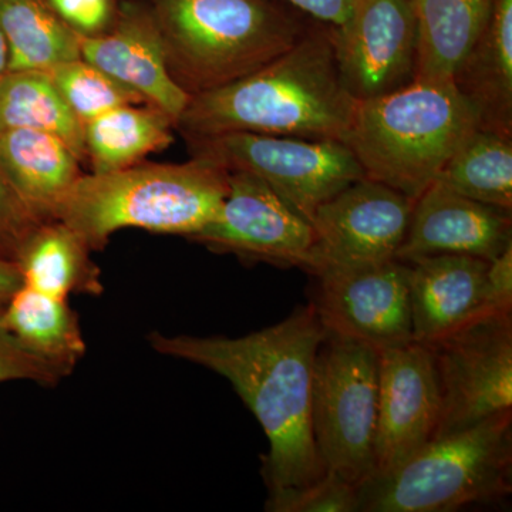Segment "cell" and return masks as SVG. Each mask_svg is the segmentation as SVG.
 Listing matches in <instances>:
<instances>
[{
  "label": "cell",
  "mask_w": 512,
  "mask_h": 512,
  "mask_svg": "<svg viewBox=\"0 0 512 512\" xmlns=\"http://www.w3.org/2000/svg\"><path fill=\"white\" fill-rule=\"evenodd\" d=\"M328 336L312 303L242 338H194L151 333L163 355L197 363L232 384L265 431L269 493L315 483L326 473L312 433L316 353Z\"/></svg>",
  "instance_id": "1"
},
{
  "label": "cell",
  "mask_w": 512,
  "mask_h": 512,
  "mask_svg": "<svg viewBox=\"0 0 512 512\" xmlns=\"http://www.w3.org/2000/svg\"><path fill=\"white\" fill-rule=\"evenodd\" d=\"M356 106L340 77L332 28L318 23L256 72L192 96L175 130L184 138L254 133L342 141Z\"/></svg>",
  "instance_id": "2"
},
{
  "label": "cell",
  "mask_w": 512,
  "mask_h": 512,
  "mask_svg": "<svg viewBox=\"0 0 512 512\" xmlns=\"http://www.w3.org/2000/svg\"><path fill=\"white\" fill-rule=\"evenodd\" d=\"M229 191V171L207 160L137 163L104 174H82L57 204L64 222L92 251L114 232L140 228L191 237L214 220Z\"/></svg>",
  "instance_id": "3"
},
{
  "label": "cell",
  "mask_w": 512,
  "mask_h": 512,
  "mask_svg": "<svg viewBox=\"0 0 512 512\" xmlns=\"http://www.w3.org/2000/svg\"><path fill=\"white\" fill-rule=\"evenodd\" d=\"M478 126V111L453 80L414 79L357 101L342 141L365 178L416 201Z\"/></svg>",
  "instance_id": "4"
},
{
  "label": "cell",
  "mask_w": 512,
  "mask_h": 512,
  "mask_svg": "<svg viewBox=\"0 0 512 512\" xmlns=\"http://www.w3.org/2000/svg\"><path fill=\"white\" fill-rule=\"evenodd\" d=\"M165 62L188 96L211 92L271 63L308 29L279 0H148Z\"/></svg>",
  "instance_id": "5"
},
{
  "label": "cell",
  "mask_w": 512,
  "mask_h": 512,
  "mask_svg": "<svg viewBox=\"0 0 512 512\" xmlns=\"http://www.w3.org/2000/svg\"><path fill=\"white\" fill-rule=\"evenodd\" d=\"M512 410L431 439L357 485L359 512H447L511 493Z\"/></svg>",
  "instance_id": "6"
},
{
  "label": "cell",
  "mask_w": 512,
  "mask_h": 512,
  "mask_svg": "<svg viewBox=\"0 0 512 512\" xmlns=\"http://www.w3.org/2000/svg\"><path fill=\"white\" fill-rule=\"evenodd\" d=\"M379 350L330 335L316 353L312 433L320 463L359 485L375 473Z\"/></svg>",
  "instance_id": "7"
},
{
  "label": "cell",
  "mask_w": 512,
  "mask_h": 512,
  "mask_svg": "<svg viewBox=\"0 0 512 512\" xmlns=\"http://www.w3.org/2000/svg\"><path fill=\"white\" fill-rule=\"evenodd\" d=\"M185 140L191 157L207 158L229 173L254 175L309 222L319 205L365 178L343 141L254 133Z\"/></svg>",
  "instance_id": "8"
},
{
  "label": "cell",
  "mask_w": 512,
  "mask_h": 512,
  "mask_svg": "<svg viewBox=\"0 0 512 512\" xmlns=\"http://www.w3.org/2000/svg\"><path fill=\"white\" fill-rule=\"evenodd\" d=\"M429 346L439 383L437 437L512 410L511 312L478 313Z\"/></svg>",
  "instance_id": "9"
},
{
  "label": "cell",
  "mask_w": 512,
  "mask_h": 512,
  "mask_svg": "<svg viewBox=\"0 0 512 512\" xmlns=\"http://www.w3.org/2000/svg\"><path fill=\"white\" fill-rule=\"evenodd\" d=\"M414 201L362 178L319 205L312 215L315 242L309 274L396 259Z\"/></svg>",
  "instance_id": "10"
},
{
  "label": "cell",
  "mask_w": 512,
  "mask_h": 512,
  "mask_svg": "<svg viewBox=\"0 0 512 512\" xmlns=\"http://www.w3.org/2000/svg\"><path fill=\"white\" fill-rule=\"evenodd\" d=\"M211 251L309 272L315 234L264 181L229 173V191L214 220L188 237Z\"/></svg>",
  "instance_id": "11"
},
{
  "label": "cell",
  "mask_w": 512,
  "mask_h": 512,
  "mask_svg": "<svg viewBox=\"0 0 512 512\" xmlns=\"http://www.w3.org/2000/svg\"><path fill=\"white\" fill-rule=\"evenodd\" d=\"M312 305L330 335L377 350L413 342L409 265L399 259L316 275Z\"/></svg>",
  "instance_id": "12"
},
{
  "label": "cell",
  "mask_w": 512,
  "mask_h": 512,
  "mask_svg": "<svg viewBox=\"0 0 512 512\" xmlns=\"http://www.w3.org/2000/svg\"><path fill=\"white\" fill-rule=\"evenodd\" d=\"M342 82L357 101L392 93L416 76L417 33L409 0H356L332 28Z\"/></svg>",
  "instance_id": "13"
},
{
  "label": "cell",
  "mask_w": 512,
  "mask_h": 512,
  "mask_svg": "<svg viewBox=\"0 0 512 512\" xmlns=\"http://www.w3.org/2000/svg\"><path fill=\"white\" fill-rule=\"evenodd\" d=\"M441 400L429 346L420 342L379 352L375 473L402 464L439 426Z\"/></svg>",
  "instance_id": "14"
},
{
  "label": "cell",
  "mask_w": 512,
  "mask_h": 512,
  "mask_svg": "<svg viewBox=\"0 0 512 512\" xmlns=\"http://www.w3.org/2000/svg\"><path fill=\"white\" fill-rule=\"evenodd\" d=\"M82 57L177 123L191 97L174 82L148 0H120L107 32L82 37Z\"/></svg>",
  "instance_id": "15"
},
{
  "label": "cell",
  "mask_w": 512,
  "mask_h": 512,
  "mask_svg": "<svg viewBox=\"0 0 512 512\" xmlns=\"http://www.w3.org/2000/svg\"><path fill=\"white\" fill-rule=\"evenodd\" d=\"M512 245L510 211L481 204L433 183L414 201L396 259L468 255L493 261Z\"/></svg>",
  "instance_id": "16"
},
{
  "label": "cell",
  "mask_w": 512,
  "mask_h": 512,
  "mask_svg": "<svg viewBox=\"0 0 512 512\" xmlns=\"http://www.w3.org/2000/svg\"><path fill=\"white\" fill-rule=\"evenodd\" d=\"M413 340L441 339L484 311L488 261L468 255H430L407 261Z\"/></svg>",
  "instance_id": "17"
},
{
  "label": "cell",
  "mask_w": 512,
  "mask_h": 512,
  "mask_svg": "<svg viewBox=\"0 0 512 512\" xmlns=\"http://www.w3.org/2000/svg\"><path fill=\"white\" fill-rule=\"evenodd\" d=\"M64 141L43 131H0V170L37 220H53L57 204L82 175Z\"/></svg>",
  "instance_id": "18"
},
{
  "label": "cell",
  "mask_w": 512,
  "mask_h": 512,
  "mask_svg": "<svg viewBox=\"0 0 512 512\" xmlns=\"http://www.w3.org/2000/svg\"><path fill=\"white\" fill-rule=\"evenodd\" d=\"M453 82L478 111L480 126L512 136V0H493Z\"/></svg>",
  "instance_id": "19"
},
{
  "label": "cell",
  "mask_w": 512,
  "mask_h": 512,
  "mask_svg": "<svg viewBox=\"0 0 512 512\" xmlns=\"http://www.w3.org/2000/svg\"><path fill=\"white\" fill-rule=\"evenodd\" d=\"M417 33L416 76L453 80L483 32L493 0H409Z\"/></svg>",
  "instance_id": "20"
},
{
  "label": "cell",
  "mask_w": 512,
  "mask_h": 512,
  "mask_svg": "<svg viewBox=\"0 0 512 512\" xmlns=\"http://www.w3.org/2000/svg\"><path fill=\"white\" fill-rule=\"evenodd\" d=\"M87 247L64 222L50 220L37 225L16 256L23 285L55 298L73 293L100 295V269Z\"/></svg>",
  "instance_id": "21"
},
{
  "label": "cell",
  "mask_w": 512,
  "mask_h": 512,
  "mask_svg": "<svg viewBox=\"0 0 512 512\" xmlns=\"http://www.w3.org/2000/svg\"><path fill=\"white\" fill-rule=\"evenodd\" d=\"M2 323L23 348L67 376L86 353L79 318L67 299L23 285L3 305Z\"/></svg>",
  "instance_id": "22"
},
{
  "label": "cell",
  "mask_w": 512,
  "mask_h": 512,
  "mask_svg": "<svg viewBox=\"0 0 512 512\" xmlns=\"http://www.w3.org/2000/svg\"><path fill=\"white\" fill-rule=\"evenodd\" d=\"M174 120L151 104H127L84 124V148L92 173L141 163L173 143Z\"/></svg>",
  "instance_id": "23"
},
{
  "label": "cell",
  "mask_w": 512,
  "mask_h": 512,
  "mask_svg": "<svg viewBox=\"0 0 512 512\" xmlns=\"http://www.w3.org/2000/svg\"><path fill=\"white\" fill-rule=\"evenodd\" d=\"M0 26L8 45V72H50L59 64L82 59V37L47 0H0Z\"/></svg>",
  "instance_id": "24"
},
{
  "label": "cell",
  "mask_w": 512,
  "mask_h": 512,
  "mask_svg": "<svg viewBox=\"0 0 512 512\" xmlns=\"http://www.w3.org/2000/svg\"><path fill=\"white\" fill-rule=\"evenodd\" d=\"M16 128L52 134L86 160L84 126L47 72L12 70L0 77V131Z\"/></svg>",
  "instance_id": "25"
},
{
  "label": "cell",
  "mask_w": 512,
  "mask_h": 512,
  "mask_svg": "<svg viewBox=\"0 0 512 512\" xmlns=\"http://www.w3.org/2000/svg\"><path fill=\"white\" fill-rule=\"evenodd\" d=\"M436 183L512 212V136L478 126L444 165Z\"/></svg>",
  "instance_id": "26"
},
{
  "label": "cell",
  "mask_w": 512,
  "mask_h": 512,
  "mask_svg": "<svg viewBox=\"0 0 512 512\" xmlns=\"http://www.w3.org/2000/svg\"><path fill=\"white\" fill-rule=\"evenodd\" d=\"M47 73L52 76L67 106L83 126L117 107L146 103L143 97L116 82L83 57L59 64Z\"/></svg>",
  "instance_id": "27"
},
{
  "label": "cell",
  "mask_w": 512,
  "mask_h": 512,
  "mask_svg": "<svg viewBox=\"0 0 512 512\" xmlns=\"http://www.w3.org/2000/svg\"><path fill=\"white\" fill-rule=\"evenodd\" d=\"M266 511L271 512H357V485L333 471L315 483L269 493Z\"/></svg>",
  "instance_id": "28"
},
{
  "label": "cell",
  "mask_w": 512,
  "mask_h": 512,
  "mask_svg": "<svg viewBox=\"0 0 512 512\" xmlns=\"http://www.w3.org/2000/svg\"><path fill=\"white\" fill-rule=\"evenodd\" d=\"M5 303H0V383L8 380H32L43 386H56L66 373L28 352L2 323Z\"/></svg>",
  "instance_id": "29"
},
{
  "label": "cell",
  "mask_w": 512,
  "mask_h": 512,
  "mask_svg": "<svg viewBox=\"0 0 512 512\" xmlns=\"http://www.w3.org/2000/svg\"><path fill=\"white\" fill-rule=\"evenodd\" d=\"M40 224L0 170V258L15 262L20 248Z\"/></svg>",
  "instance_id": "30"
},
{
  "label": "cell",
  "mask_w": 512,
  "mask_h": 512,
  "mask_svg": "<svg viewBox=\"0 0 512 512\" xmlns=\"http://www.w3.org/2000/svg\"><path fill=\"white\" fill-rule=\"evenodd\" d=\"M69 28L80 37L107 32L119 15L120 0H47Z\"/></svg>",
  "instance_id": "31"
},
{
  "label": "cell",
  "mask_w": 512,
  "mask_h": 512,
  "mask_svg": "<svg viewBox=\"0 0 512 512\" xmlns=\"http://www.w3.org/2000/svg\"><path fill=\"white\" fill-rule=\"evenodd\" d=\"M484 311H512V245L488 262L484 282Z\"/></svg>",
  "instance_id": "32"
},
{
  "label": "cell",
  "mask_w": 512,
  "mask_h": 512,
  "mask_svg": "<svg viewBox=\"0 0 512 512\" xmlns=\"http://www.w3.org/2000/svg\"><path fill=\"white\" fill-rule=\"evenodd\" d=\"M315 22L339 28L346 22L356 0H279Z\"/></svg>",
  "instance_id": "33"
},
{
  "label": "cell",
  "mask_w": 512,
  "mask_h": 512,
  "mask_svg": "<svg viewBox=\"0 0 512 512\" xmlns=\"http://www.w3.org/2000/svg\"><path fill=\"white\" fill-rule=\"evenodd\" d=\"M23 286L18 265L0 258V303H6Z\"/></svg>",
  "instance_id": "34"
},
{
  "label": "cell",
  "mask_w": 512,
  "mask_h": 512,
  "mask_svg": "<svg viewBox=\"0 0 512 512\" xmlns=\"http://www.w3.org/2000/svg\"><path fill=\"white\" fill-rule=\"evenodd\" d=\"M9 69V52L6 45L5 35H3L2 26H0V77Z\"/></svg>",
  "instance_id": "35"
}]
</instances>
